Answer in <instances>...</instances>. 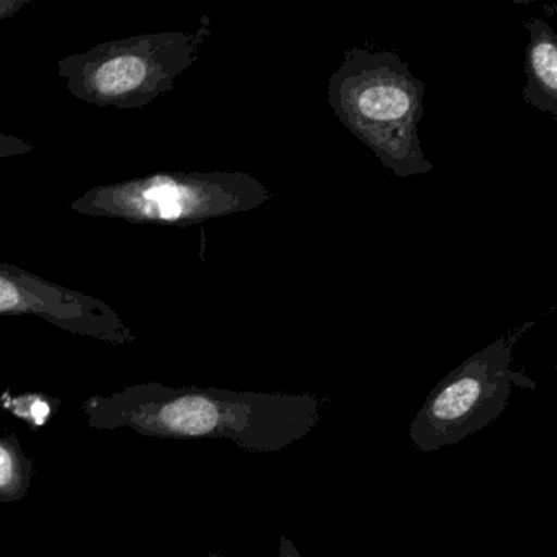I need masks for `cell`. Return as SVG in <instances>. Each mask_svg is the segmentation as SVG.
<instances>
[{
	"label": "cell",
	"mask_w": 557,
	"mask_h": 557,
	"mask_svg": "<svg viewBox=\"0 0 557 557\" xmlns=\"http://www.w3.org/2000/svg\"><path fill=\"white\" fill-rule=\"evenodd\" d=\"M32 0H0V21L15 17Z\"/></svg>",
	"instance_id": "obj_10"
},
{
	"label": "cell",
	"mask_w": 557,
	"mask_h": 557,
	"mask_svg": "<svg viewBox=\"0 0 557 557\" xmlns=\"http://www.w3.org/2000/svg\"><path fill=\"white\" fill-rule=\"evenodd\" d=\"M272 198L246 172H156L99 185L71 203L90 218L158 226H191L257 210Z\"/></svg>",
	"instance_id": "obj_3"
},
{
	"label": "cell",
	"mask_w": 557,
	"mask_h": 557,
	"mask_svg": "<svg viewBox=\"0 0 557 557\" xmlns=\"http://www.w3.org/2000/svg\"><path fill=\"white\" fill-rule=\"evenodd\" d=\"M207 27L136 35L106 41L58 61L67 92L96 107L136 110L172 92L175 81L197 63Z\"/></svg>",
	"instance_id": "obj_4"
},
{
	"label": "cell",
	"mask_w": 557,
	"mask_h": 557,
	"mask_svg": "<svg viewBox=\"0 0 557 557\" xmlns=\"http://www.w3.org/2000/svg\"><path fill=\"white\" fill-rule=\"evenodd\" d=\"M81 407L90 429H132L158 438H226L250 453L282 451L306 438L321 420V400L314 394L159 383L90 396Z\"/></svg>",
	"instance_id": "obj_1"
},
{
	"label": "cell",
	"mask_w": 557,
	"mask_h": 557,
	"mask_svg": "<svg viewBox=\"0 0 557 557\" xmlns=\"http://www.w3.org/2000/svg\"><path fill=\"white\" fill-rule=\"evenodd\" d=\"M34 151L35 146L30 141L0 133V159L17 158V156L30 154Z\"/></svg>",
	"instance_id": "obj_9"
},
{
	"label": "cell",
	"mask_w": 557,
	"mask_h": 557,
	"mask_svg": "<svg viewBox=\"0 0 557 557\" xmlns=\"http://www.w3.org/2000/svg\"><path fill=\"white\" fill-rule=\"evenodd\" d=\"M276 557H302L301 553H299L298 547L295 546L289 537L282 536L280 540L278 554Z\"/></svg>",
	"instance_id": "obj_11"
},
{
	"label": "cell",
	"mask_w": 557,
	"mask_h": 557,
	"mask_svg": "<svg viewBox=\"0 0 557 557\" xmlns=\"http://www.w3.org/2000/svg\"><path fill=\"white\" fill-rule=\"evenodd\" d=\"M0 315H35L61 331L110 345L138 338L109 302L4 262H0Z\"/></svg>",
	"instance_id": "obj_6"
},
{
	"label": "cell",
	"mask_w": 557,
	"mask_h": 557,
	"mask_svg": "<svg viewBox=\"0 0 557 557\" xmlns=\"http://www.w3.org/2000/svg\"><path fill=\"white\" fill-rule=\"evenodd\" d=\"M425 84L391 51L351 48L329 79V103L342 125L396 177L433 171L419 138Z\"/></svg>",
	"instance_id": "obj_2"
},
{
	"label": "cell",
	"mask_w": 557,
	"mask_h": 557,
	"mask_svg": "<svg viewBox=\"0 0 557 557\" xmlns=\"http://www.w3.org/2000/svg\"><path fill=\"white\" fill-rule=\"evenodd\" d=\"M34 461L22 448L17 436H0V502L24 500L32 487Z\"/></svg>",
	"instance_id": "obj_8"
},
{
	"label": "cell",
	"mask_w": 557,
	"mask_h": 557,
	"mask_svg": "<svg viewBox=\"0 0 557 557\" xmlns=\"http://www.w3.org/2000/svg\"><path fill=\"white\" fill-rule=\"evenodd\" d=\"M511 386L534 389L530 377L511 370V344L502 337L436 384L410 423V440L425 453L462 442L505 412Z\"/></svg>",
	"instance_id": "obj_5"
},
{
	"label": "cell",
	"mask_w": 557,
	"mask_h": 557,
	"mask_svg": "<svg viewBox=\"0 0 557 557\" xmlns=\"http://www.w3.org/2000/svg\"><path fill=\"white\" fill-rule=\"evenodd\" d=\"M530 41L524 51L523 99L528 106L557 119V37L544 18L527 24Z\"/></svg>",
	"instance_id": "obj_7"
},
{
	"label": "cell",
	"mask_w": 557,
	"mask_h": 557,
	"mask_svg": "<svg viewBox=\"0 0 557 557\" xmlns=\"http://www.w3.org/2000/svg\"><path fill=\"white\" fill-rule=\"evenodd\" d=\"M208 557H226V556H223V554H220V553H210V554H208Z\"/></svg>",
	"instance_id": "obj_12"
}]
</instances>
